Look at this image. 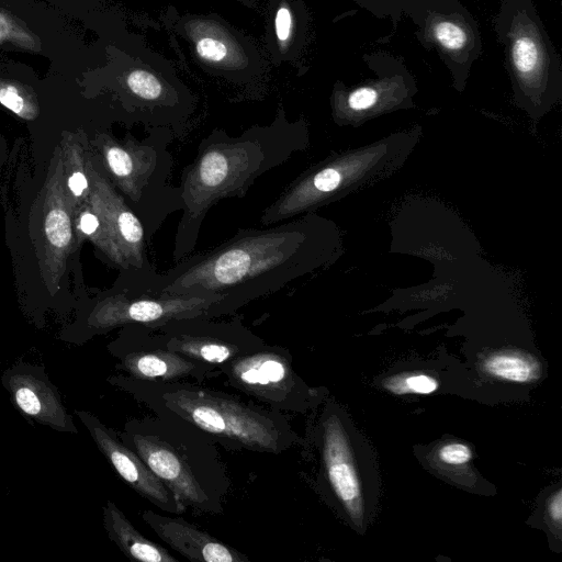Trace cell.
Wrapping results in <instances>:
<instances>
[{"instance_id": "12", "label": "cell", "mask_w": 562, "mask_h": 562, "mask_svg": "<svg viewBox=\"0 0 562 562\" xmlns=\"http://www.w3.org/2000/svg\"><path fill=\"white\" fill-rule=\"evenodd\" d=\"M89 431L97 448L105 457L116 473L137 494L171 515L186 512L176 495L159 480L144 460L106 427L95 415L87 411H75Z\"/></svg>"}, {"instance_id": "25", "label": "cell", "mask_w": 562, "mask_h": 562, "mask_svg": "<svg viewBox=\"0 0 562 562\" xmlns=\"http://www.w3.org/2000/svg\"><path fill=\"white\" fill-rule=\"evenodd\" d=\"M438 454L443 463L450 465L465 464L472 458L471 449L460 442H450L442 446Z\"/></svg>"}, {"instance_id": "1", "label": "cell", "mask_w": 562, "mask_h": 562, "mask_svg": "<svg viewBox=\"0 0 562 562\" xmlns=\"http://www.w3.org/2000/svg\"><path fill=\"white\" fill-rule=\"evenodd\" d=\"M317 220L306 214L268 228H239L231 238L192 252L146 283L172 294L218 295L207 317L232 315L304 276L318 262Z\"/></svg>"}, {"instance_id": "5", "label": "cell", "mask_w": 562, "mask_h": 562, "mask_svg": "<svg viewBox=\"0 0 562 562\" xmlns=\"http://www.w3.org/2000/svg\"><path fill=\"white\" fill-rule=\"evenodd\" d=\"M172 134L155 128L142 139L115 140L105 135L97 140L104 175L143 223L151 239L165 221L182 210L180 187L171 183Z\"/></svg>"}, {"instance_id": "23", "label": "cell", "mask_w": 562, "mask_h": 562, "mask_svg": "<svg viewBox=\"0 0 562 562\" xmlns=\"http://www.w3.org/2000/svg\"><path fill=\"white\" fill-rule=\"evenodd\" d=\"M10 43L24 49L35 50L33 35L7 12L0 10V44Z\"/></svg>"}, {"instance_id": "19", "label": "cell", "mask_w": 562, "mask_h": 562, "mask_svg": "<svg viewBox=\"0 0 562 562\" xmlns=\"http://www.w3.org/2000/svg\"><path fill=\"white\" fill-rule=\"evenodd\" d=\"M512 59L521 78H533L541 67V52L537 41L530 35L517 36L512 46Z\"/></svg>"}, {"instance_id": "29", "label": "cell", "mask_w": 562, "mask_h": 562, "mask_svg": "<svg viewBox=\"0 0 562 562\" xmlns=\"http://www.w3.org/2000/svg\"><path fill=\"white\" fill-rule=\"evenodd\" d=\"M68 188L77 199L88 196L89 177L81 165H78L68 178Z\"/></svg>"}, {"instance_id": "6", "label": "cell", "mask_w": 562, "mask_h": 562, "mask_svg": "<svg viewBox=\"0 0 562 562\" xmlns=\"http://www.w3.org/2000/svg\"><path fill=\"white\" fill-rule=\"evenodd\" d=\"M221 300L218 295L159 292L146 283L120 276L113 290L101 295L74 328L63 333L61 338L83 344L95 335L125 325L154 328L178 319L207 317L210 308Z\"/></svg>"}, {"instance_id": "27", "label": "cell", "mask_w": 562, "mask_h": 562, "mask_svg": "<svg viewBox=\"0 0 562 562\" xmlns=\"http://www.w3.org/2000/svg\"><path fill=\"white\" fill-rule=\"evenodd\" d=\"M378 100V92L371 87H361L353 90L348 97V105L355 111L367 110Z\"/></svg>"}, {"instance_id": "2", "label": "cell", "mask_w": 562, "mask_h": 562, "mask_svg": "<svg viewBox=\"0 0 562 562\" xmlns=\"http://www.w3.org/2000/svg\"><path fill=\"white\" fill-rule=\"evenodd\" d=\"M306 146L303 127L285 120L251 127L232 137L215 130L199 144L193 161L181 175V217L178 222L172 259L191 255L210 210L221 200L244 198L263 173L286 162Z\"/></svg>"}, {"instance_id": "17", "label": "cell", "mask_w": 562, "mask_h": 562, "mask_svg": "<svg viewBox=\"0 0 562 562\" xmlns=\"http://www.w3.org/2000/svg\"><path fill=\"white\" fill-rule=\"evenodd\" d=\"M193 41L198 56L205 61L231 66L240 61V52L232 37L216 25L209 23L199 25Z\"/></svg>"}, {"instance_id": "7", "label": "cell", "mask_w": 562, "mask_h": 562, "mask_svg": "<svg viewBox=\"0 0 562 562\" xmlns=\"http://www.w3.org/2000/svg\"><path fill=\"white\" fill-rule=\"evenodd\" d=\"M89 206L101 221L97 248L121 276L147 282L157 272L149 260L145 227L115 190L103 170L92 160L87 164Z\"/></svg>"}, {"instance_id": "15", "label": "cell", "mask_w": 562, "mask_h": 562, "mask_svg": "<svg viewBox=\"0 0 562 562\" xmlns=\"http://www.w3.org/2000/svg\"><path fill=\"white\" fill-rule=\"evenodd\" d=\"M104 530L111 541L131 560L143 562H178L167 549L140 533L112 501L102 508Z\"/></svg>"}, {"instance_id": "3", "label": "cell", "mask_w": 562, "mask_h": 562, "mask_svg": "<svg viewBox=\"0 0 562 562\" xmlns=\"http://www.w3.org/2000/svg\"><path fill=\"white\" fill-rule=\"evenodd\" d=\"M108 382L154 413L178 417L229 450L280 454L297 441L285 414L199 383H154L111 375Z\"/></svg>"}, {"instance_id": "14", "label": "cell", "mask_w": 562, "mask_h": 562, "mask_svg": "<svg viewBox=\"0 0 562 562\" xmlns=\"http://www.w3.org/2000/svg\"><path fill=\"white\" fill-rule=\"evenodd\" d=\"M143 521L169 547L189 561L248 562L243 552L179 516H164L147 509Z\"/></svg>"}, {"instance_id": "16", "label": "cell", "mask_w": 562, "mask_h": 562, "mask_svg": "<svg viewBox=\"0 0 562 562\" xmlns=\"http://www.w3.org/2000/svg\"><path fill=\"white\" fill-rule=\"evenodd\" d=\"M483 369L494 378L518 383L536 381L541 374V367L536 358L516 351H503L486 357Z\"/></svg>"}, {"instance_id": "20", "label": "cell", "mask_w": 562, "mask_h": 562, "mask_svg": "<svg viewBox=\"0 0 562 562\" xmlns=\"http://www.w3.org/2000/svg\"><path fill=\"white\" fill-rule=\"evenodd\" d=\"M125 83L130 92L142 101L156 103L166 100V89L162 82L147 70L130 71L125 77Z\"/></svg>"}, {"instance_id": "28", "label": "cell", "mask_w": 562, "mask_h": 562, "mask_svg": "<svg viewBox=\"0 0 562 562\" xmlns=\"http://www.w3.org/2000/svg\"><path fill=\"white\" fill-rule=\"evenodd\" d=\"M78 227L83 235L90 237L94 245H97L100 237L101 221L90 206L81 213Z\"/></svg>"}, {"instance_id": "26", "label": "cell", "mask_w": 562, "mask_h": 562, "mask_svg": "<svg viewBox=\"0 0 562 562\" xmlns=\"http://www.w3.org/2000/svg\"><path fill=\"white\" fill-rule=\"evenodd\" d=\"M293 19L286 4L279 7L274 18V30L281 46H284L292 36Z\"/></svg>"}, {"instance_id": "30", "label": "cell", "mask_w": 562, "mask_h": 562, "mask_svg": "<svg viewBox=\"0 0 562 562\" xmlns=\"http://www.w3.org/2000/svg\"><path fill=\"white\" fill-rule=\"evenodd\" d=\"M549 515L550 518L560 524L562 518V492L558 490V492L552 496L549 503Z\"/></svg>"}, {"instance_id": "10", "label": "cell", "mask_w": 562, "mask_h": 562, "mask_svg": "<svg viewBox=\"0 0 562 562\" xmlns=\"http://www.w3.org/2000/svg\"><path fill=\"white\" fill-rule=\"evenodd\" d=\"M220 318L195 316L149 328L168 349L218 370L265 344L239 318Z\"/></svg>"}, {"instance_id": "9", "label": "cell", "mask_w": 562, "mask_h": 562, "mask_svg": "<svg viewBox=\"0 0 562 562\" xmlns=\"http://www.w3.org/2000/svg\"><path fill=\"white\" fill-rule=\"evenodd\" d=\"M121 374L154 383L203 384L220 378L221 371L168 349L155 330L143 325H125L108 345Z\"/></svg>"}, {"instance_id": "24", "label": "cell", "mask_w": 562, "mask_h": 562, "mask_svg": "<svg viewBox=\"0 0 562 562\" xmlns=\"http://www.w3.org/2000/svg\"><path fill=\"white\" fill-rule=\"evenodd\" d=\"M432 34L443 48L451 52L462 49L468 42V34L464 29L451 21L436 23Z\"/></svg>"}, {"instance_id": "13", "label": "cell", "mask_w": 562, "mask_h": 562, "mask_svg": "<svg viewBox=\"0 0 562 562\" xmlns=\"http://www.w3.org/2000/svg\"><path fill=\"white\" fill-rule=\"evenodd\" d=\"M318 427L321 475L353 519L362 516V490L349 436L337 414L326 411Z\"/></svg>"}, {"instance_id": "21", "label": "cell", "mask_w": 562, "mask_h": 562, "mask_svg": "<svg viewBox=\"0 0 562 562\" xmlns=\"http://www.w3.org/2000/svg\"><path fill=\"white\" fill-rule=\"evenodd\" d=\"M0 104L24 120L37 115L34 101L16 85L0 80Z\"/></svg>"}, {"instance_id": "22", "label": "cell", "mask_w": 562, "mask_h": 562, "mask_svg": "<svg viewBox=\"0 0 562 562\" xmlns=\"http://www.w3.org/2000/svg\"><path fill=\"white\" fill-rule=\"evenodd\" d=\"M384 387L395 394H430L439 387L438 381L423 373L396 375L386 380Z\"/></svg>"}, {"instance_id": "11", "label": "cell", "mask_w": 562, "mask_h": 562, "mask_svg": "<svg viewBox=\"0 0 562 562\" xmlns=\"http://www.w3.org/2000/svg\"><path fill=\"white\" fill-rule=\"evenodd\" d=\"M0 382L14 407L27 420L59 432L78 434L72 416L44 367L19 361L1 373Z\"/></svg>"}, {"instance_id": "4", "label": "cell", "mask_w": 562, "mask_h": 562, "mask_svg": "<svg viewBox=\"0 0 562 562\" xmlns=\"http://www.w3.org/2000/svg\"><path fill=\"white\" fill-rule=\"evenodd\" d=\"M117 435L184 509L224 512L231 481L217 443L207 435L178 417L157 413L127 420Z\"/></svg>"}, {"instance_id": "18", "label": "cell", "mask_w": 562, "mask_h": 562, "mask_svg": "<svg viewBox=\"0 0 562 562\" xmlns=\"http://www.w3.org/2000/svg\"><path fill=\"white\" fill-rule=\"evenodd\" d=\"M50 193L44 218V234L53 259H63L72 239L71 221L64 201L57 199L52 190Z\"/></svg>"}, {"instance_id": "8", "label": "cell", "mask_w": 562, "mask_h": 562, "mask_svg": "<svg viewBox=\"0 0 562 562\" xmlns=\"http://www.w3.org/2000/svg\"><path fill=\"white\" fill-rule=\"evenodd\" d=\"M220 371L232 387L285 415L304 412L315 396L296 373L289 350L280 346L265 342Z\"/></svg>"}]
</instances>
